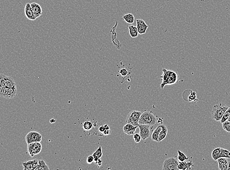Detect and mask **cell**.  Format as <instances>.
<instances>
[{
  "label": "cell",
  "mask_w": 230,
  "mask_h": 170,
  "mask_svg": "<svg viewBox=\"0 0 230 170\" xmlns=\"http://www.w3.org/2000/svg\"><path fill=\"white\" fill-rule=\"evenodd\" d=\"M163 74L160 77L162 80L160 88L163 89L166 85H171L177 83L180 80L178 74L173 71L163 69Z\"/></svg>",
  "instance_id": "1"
},
{
  "label": "cell",
  "mask_w": 230,
  "mask_h": 170,
  "mask_svg": "<svg viewBox=\"0 0 230 170\" xmlns=\"http://www.w3.org/2000/svg\"><path fill=\"white\" fill-rule=\"evenodd\" d=\"M229 107L223 103L215 104L212 110V118L215 121H220Z\"/></svg>",
  "instance_id": "2"
},
{
  "label": "cell",
  "mask_w": 230,
  "mask_h": 170,
  "mask_svg": "<svg viewBox=\"0 0 230 170\" xmlns=\"http://www.w3.org/2000/svg\"><path fill=\"white\" fill-rule=\"evenodd\" d=\"M157 119L152 111H145L142 112L138 121V124L148 125L153 126L157 124Z\"/></svg>",
  "instance_id": "3"
},
{
  "label": "cell",
  "mask_w": 230,
  "mask_h": 170,
  "mask_svg": "<svg viewBox=\"0 0 230 170\" xmlns=\"http://www.w3.org/2000/svg\"><path fill=\"white\" fill-rule=\"evenodd\" d=\"M142 112L136 110H132L128 114L127 117L126 122L127 124H132L134 126L138 127V121Z\"/></svg>",
  "instance_id": "4"
},
{
  "label": "cell",
  "mask_w": 230,
  "mask_h": 170,
  "mask_svg": "<svg viewBox=\"0 0 230 170\" xmlns=\"http://www.w3.org/2000/svg\"><path fill=\"white\" fill-rule=\"evenodd\" d=\"M179 162L178 158H170L164 160L163 163V170H177L178 169Z\"/></svg>",
  "instance_id": "5"
},
{
  "label": "cell",
  "mask_w": 230,
  "mask_h": 170,
  "mask_svg": "<svg viewBox=\"0 0 230 170\" xmlns=\"http://www.w3.org/2000/svg\"><path fill=\"white\" fill-rule=\"evenodd\" d=\"M16 86L14 87H4L0 88V94L1 97L7 99H12L17 93Z\"/></svg>",
  "instance_id": "6"
},
{
  "label": "cell",
  "mask_w": 230,
  "mask_h": 170,
  "mask_svg": "<svg viewBox=\"0 0 230 170\" xmlns=\"http://www.w3.org/2000/svg\"><path fill=\"white\" fill-rule=\"evenodd\" d=\"M42 145L40 142H34L28 144L27 150L31 157L38 155L42 150Z\"/></svg>",
  "instance_id": "7"
},
{
  "label": "cell",
  "mask_w": 230,
  "mask_h": 170,
  "mask_svg": "<svg viewBox=\"0 0 230 170\" xmlns=\"http://www.w3.org/2000/svg\"><path fill=\"white\" fill-rule=\"evenodd\" d=\"M42 135L35 131H31L29 132L25 137L27 144L34 142H40L42 141Z\"/></svg>",
  "instance_id": "8"
},
{
  "label": "cell",
  "mask_w": 230,
  "mask_h": 170,
  "mask_svg": "<svg viewBox=\"0 0 230 170\" xmlns=\"http://www.w3.org/2000/svg\"><path fill=\"white\" fill-rule=\"evenodd\" d=\"M138 127L140 129L139 134L141 136L142 139L145 140L149 138L151 133L150 131V125L145 124H139Z\"/></svg>",
  "instance_id": "9"
},
{
  "label": "cell",
  "mask_w": 230,
  "mask_h": 170,
  "mask_svg": "<svg viewBox=\"0 0 230 170\" xmlns=\"http://www.w3.org/2000/svg\"><path fill=\"white\" fill-rule=\"evenodd\" d=\"M25 14L27 18L31 21H34L37 19V17L34 14L31 4L30 3H28L26 4L25 7Z\"/></svg>",
  "instance_id": "10"
},
{
  "label": "cell",
  "mask_w": 230,
  "mask_h": 170,
  "mask_svg": "<svg viewBox=\"0 0 230 170\" xmlns=\"http://www.w3.org/2000/svg\"><path fill=\"white\" fill-rule=\"evenodd\" d=\"M38 160L37 159L29 160L22 163L24 170H35L38 164Z\"/></svg>",
  "instance_id": "11"
},
{
  "label": "cell",
  "mask_w": 230,
  "mask_h": 170,
  "mask_svg": "<svg viewBox=\"0 0 230 170\" xmlns=\"http://www.w3.org/2000/svg\"><path fill=\"white\" fill-rule=\"evenodd\" d=\"M137 126H134L132 124H127L125 125L123 128V130L125 134L128 135H133L135 134V131H136V128H138Z\"/></svg>",
  "instance_id": "12"
},
{
  "label": "cell",
  "mask_w": 230,
  "mask_h": 170,
  "mask_svg": "<svg viewBox=\"0 0 230 170\" xmlns=\"http://www.w3.org/2000/svg\"><path fill=\"white\" fill-rule=\"evenodd\" d=\"M31 4L33 11H34L36 17H37V18L38 17H40L42 15V13H43L42 7H41L40 5L37 3H35V2L31 3Z\"/></svg>",
  "instance_id": "13"
},
{
  "label": "cell",
  "mask_w": 230,
  "mask_h": 170,
  "mask_svg": "<svg viewBox=\"0 0 230 170\" xmlns=\"http://www.w3.org/2000/svg\"><path fill=\"white\" fill-rule=\"evenodd\" d=\"M194 164L192 161L186 162H179L178 165L179 170H189L191 169V167H193Z\"/></svg>",
  "instance_id": "14"
},
{
  "label": "cell",
  "mask_w": 230,
  "mask_h": 170,
  "mask_svg": "<svg viewBox=\"0 0 230 170\" xmlns=\"http://www.w3.org/2000/svg\"><path fill=\"white\" fill-rule=\"evenodd\" d=\"M218 168L220 170H228V162L226 158H220L218 159Z\"/></svg>",
  "instance_id": "15"
},
{
  "label": "cell",
  "mask_w": 230,
  "mask_h": 170,
  "mask_svg": "<svg viewBox=\"0 0 230 170\" xmlns=\"http://www.w3.org/2000/svg\"><path fill=\"white\" fill-rule=\"evenodd\" d=\"M4 80H5L6 87H14L16 86L15 82L12 77L6 76L4 74Z\"/></svg>",
  "instance_id": "16"
},
{
  "label": "cell",
  "mask_w": 230,
  "mask_h": 170,
  "mask_svg": "<svg viewBox=\"0 0 230 170\" xmlns=\"http://www.w3.org/2000/svg\"><path fill=\"white\" fill-rule=\"evenodd\" d=\"M130 35L133 38H136L138 35V31L137 27L133 25H130L128 27Z\"/></svg>",
  "instance_id": "17"
},
{
  "label": "cell",
  "mask_w": 230,
  "mask_h": 170,
  "mask_svg": "<svg viewBox=\"0 0 230 170\" xmlns=\"http://www.w3.org/2000/svg\"><path fill=\"white\" fill-rule=\"evenodd\" d=\"M49 168L44 160H38V164L35 170H49Z\"/></svg>",
  "instance_id": "18"
},
{
  "label": "cell",
  "mask_w": 230,
  "mask_h": 170,
  "mask_svg": "<svg viewBox=\"0 0 230 170\" xmlns=\"http://www.w3.org/2000/svg\"><path fill=\"white\" fill-rule=\"evenodd\" d=\"M92 155L94 157V161L96 163L99 159L101 158V157L103 156L102 148L101 146L99 147L98 149L96 150L95 152L94 153H93Z\"/></svg>",
  "instance_id": "19"
},
{
  "label": "cell",
  "mask_w": 230,
  "mask_h": 170,
  "mask_svg": "<svg viewBox=\"0 0 230 170\" xmlns=\"http://www.w3.org/2000/svg\"><path fill=\"white\" fill-rule=\"evenodd\" d=\"M123 19L129 24H133L135 21V17L133 14L131 13H127L123 16Z\"/></svg>",
  "instance_id": "20"
},
{
  "label": "cell",
  "mask_w": 230,
  "mask_h": 170,
  "mask_svg": "<svg viewBox=\"0 0 230 170\" xmlns=\"http://www.w3.org/2000/svg\"><path fill=\"white\" fill-rule=\"evenodd\" d=\"M221 148H218L213 150L212 152V156L213 160H218V159L220 158V152H221Z\"/></svg>",
  "instance_id": "21"
},
{
  "label": "cell",
  "mask_w": 230,
  "mask_h": 170,
  "mask_svg": "<svg viewBox=\"0 0 230 170\" xmlns=\"http://www.w3.org/2000/svg\"><path fill=\"white\" fill-rule=\"evenodd\" d=\"M178 156L177 158H178L179 161H185L188 160L189 158L188 156H187V155H185V153H184V152H181V150H178Z\"/></svg>",
  "instance_id": "22"
},
{
  "label": "cell",
  "mask_w": 230,
  "mask_h": 170,
  "mask_svg": "<svg viewBox=\"0 0 230 170\" xmlns=\"http://www.w3.org/2000/svg\"><path fill=\"white\" fill-rule=\"evenodd\" d=\"M220 158H225L228 159L230 158V151L221 148V152H220Z\"/></svg>",
  "instance_id": "23"
},
{
  "label": "cell",
  "mask_w": 230,
  "mask_h": 170,
  "mask_svg": "<svg viewBox=\"0 0 230 170\" xmlns=\"http://www.w3.org/2000/svg\"><path fill=\"white\" fill-rule=\"evenodd\" d=\"M230 117V107H229L226 112L225 113L224 115L222 118L220 120V122L221 124L225 122V121H227L228 119H229V117Z\"/></svg>",
  "instance_id": "24"
},
{
  "label": "cell",
  "mask_w": 230,
  "mask_h": 170,
  "mask_svg": "<svg viewBox=\"0 0 230 170\" xmlns=\"http://www.w3.org/2000/svg\"><path fill=\"white\" fill-rule=\"evenodd\" d=\"M83 128L85 131H90L93 128V124L90 121H86L83 124Z\"/></svg>",
  "instance_id": "25"
},
{
  "label": "cell",
  "mask_w": 230,
  "mask_h": 170,
  "mask_svg": "<svg viewBox=\"0 0 230 170\" xmlns=\"http://www.w3.org/2000/svg\"><path fill=\"white\" fill-rule=\"evenodd\" d=\"M148 28V26L146 24V23L144 25L140 26L138 28V34H145Z\"/></svg>",
  "instance_id": "26"
},
{
  "label": "cell",
  "mask_w": 230,
  "mask_h": 170,
  "mask_svg": "<svg viewBox=\"0 0 230 170\" xmlns=\"http://www.w3.org/2000/svg\"><path fill=\"white\" fill-rule=\"evenodd\" d=\"M168 129L163 131L159 134V142H161L163 140H164L167 136Z\"/></svg>",
  "instance_id": "27"
},
{
  "label": "cell",
  "mask_w": 230,
  "mask_h": 170,
  "mask_svg": "<svg viewBox=\"0 0 230 170\" xmlns=\"http://www.w3.org/2000/svg\"><path fill=\"white\" fill-rule=\"evenodd\" d=\"M222 128L227 132H230V122L226 121L222 123Z\"/></svg>",
  "instance_id": "28"
},
{
  "label": "cell",
  "mask_w": 230,
  "mask_h": 170,
  "mask_svg": "<svg viewBox=\"0 0 230 170\" xmlns=\"http://www.w3.org/2000/svg\"><path fill=\"white\" fill-rule=\"evenodd\" d=\"M159 134L160 133L159 132H157L156 129H155L154 131H153V134H152V140L156 141V142H159Z\"/></svg>",
  "instance_id": "29"
},
{
  "label": "cell",
  "mask_w": 230,
  "mask_h": 170,
  "mask_svg": "<svg viewBox=\"0 0 230 170\" xmlns=\"http://www.w3.org/2000/svg\"><path fill=\"white\" fill-rule=\"evenodd\" d=\"M133 138L135 142L136 143H138L140 142L142 139L141 136H140V134H135L133 135Z\"/></svg>",
  "instance_id": "30"
},
{
  "label": "cell",
  "mask_w": 230,
  "mask_h": 170,
  "mask_svg": "<svg viewBox=\"0 0 230 170\" xmlns=\"http://www.w3.org/2000/svg\"><path fill=\"white\" fill-rule=\"evenodd\" d=\"M155 129H156V131H157V132L160 133L161 131H165V130H167V129H167V127H166V125H163V124H161L160 125H159V126H158L157 128H156Z\"/></svg>",
  "instance_id": "31"
},
{
  "label": "cell",
  "mask_w": 230,
  "mask_h": 170,
  "mask_svg": "<svg viewBox=\"0 0 230 170\" xmlns=\"http://www.w3.org/2000/svg\"><path fill=\"white\" fill-rule=\"evenodd\" d=\"M188 101H193L195 100H197L196 94L195 92H192L188 97Z\"/></svg>",
  "instance_id": "32"
},
{
  "label": "cell",
  "mask_w": 230,
  "mask_h": 170,
  "mask_svg": "<svg viewBox=\"0 0 230 170\" xmlns=\"http://www.w3.org/2000/svg\"><path fill=\"white\" fill-rule=\"evenodd\" d=\"M119 73L122 77H126L128 75V70L125 68H122V69H121L119 71Z\"/></svg>",
  "instance_id": "33"
},
{
  "label": "cell",
  "mask_w": 230,
  "mask_h": 170,
  "mask_svg": "<svg viewBox=\"0 0 230 170\" xmlns=\"http://www.w3.org/2000/svg\"><path fill=\"white\" fill-rule=\"evenodd\" d=\"M136 27L137 28H139L140 26L144 25L146 24V23L142 19H137L136 20Z\"/></svg>",
  "instance_id": "34"
},
{
  "label": "cell",
  "mask_w": 230,
  "mask_h": 170,
  "mask_svg": "<svg viewBox=\"0 0 230 170\" xmlns=\"http://www.w3.org/2000/svg\"><path fill=\"white\" fill-rule=\"evenodd\" d=\"M94 161V157L92 155H90L87 158V160H86V162L88 164H92Z\"/></svg>",
  "instance_id": "35"
},
{
  "label": "cell",
  "mask_w": 230,
  "mask_h": 170,
  "mask_svg": "<svg viewBox=\"0 0 230 170\" xmlns=\"http://www.w3.org/2000/svg\"><path fill=\"white\" fill-rule=\"evenodd\" d=\"M111 133V129H105V131H104V132H103L104 135H110Z\"/></svg>",
  "instance_id": "36"
},
{
  "label": "cell",
  "mask_w": 230,
  "mask_h": 170,
  "mask_svg": "<svg viewBox=\"0 0 230 170\" xmlns=\"http://www.w3.org/2000/svg\"><path fill=\"white\" fill-rule=\"evenodd\" d=\"M105 128L104 125H103V126H101L100 128H99V131H100V132H102V133H103V132H104V131H105Z\"/></svg>",
  "instance_id": "37"
},
{
  "label": "cell",
  "mask_w": 230,
  "mask_h": 170,
  "mask_svg": "<svg viewBox=\"0 0 230 170\" xmlns=\"http://www.w3.org/2000/svg\"><path fill=\"white\" fill-rule=\"evenodd\" d=\"M96 164L98 165L99 166H101L102 163V161L100 159H99L98 161L96 162Z\"/></svg>",
  "instance_id": "38"
},
{
  "label": "cell",
  "mask_w": 230,
  "mask_h": 170,
  "mask_svg": "<svg viewBox=\"0 0 230 170\" xmlns=\"http://www.w3.org/2000/svg\"><path fill=\"white\" fill-rule=\"evenodd\" d=\"M105 126V129H110V128L109 126H108V125H104Z\"/></svg>",
  "instance_id": "39"
},
{
  "label": "cell",
  "mask_w": 230,
  "mask_h": 170,
  "mask_svg": "<svg viewBox=\"0 0 230 170\" xmlns=\"http://www.w3.org/2000/svg\"><path fill=\"white\" fill-rule=\"evenodd\" d=\"M55 122H56V120L53 119H51L50 120V122L51 123H53Z\"/></svg>",
  "instance_id": "40"
},
{
  "label": "cell",
  "mask_w": 230,
  "mask_h": 170,
  "mask_svg": "<svg viewBox=\"0 0 230 170\" xmlns=\"http://www.w3.org/2000/svg\"><path fill=\"white\" fill-rule=\"evenodd\" d=\"M228 170H230V162H228Z\"/></svg>",
  "instance_id": "41"
},
{
  "label": "cell",
  "mask_w": 230,
  "mask_h": 170,
  "mask_svg": "<svg viewBox=\"0 0 230 170\" xmlns=\"http://www.w3.org/2000/svg\"><path fill=\"white\" fill-rule=\"evenodd\" d=\"M227 121H230V117H229V119H228Z\"/></svg>",
  "instance_id": "42"
}]
</instances>
